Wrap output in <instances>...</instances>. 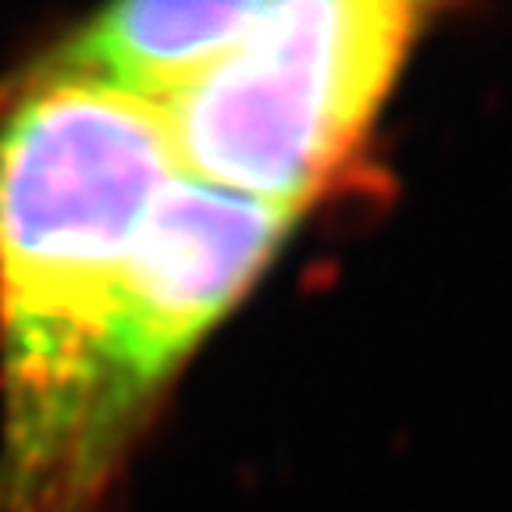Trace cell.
I'll return each mask as SVG.
<instances>
[{
	"label": "cell",
	"instance_id": "cell-4",
	"mask_svg": "<svg viewBox=\"0 0 512 512\" xmlns=\"http://www.w3.org/2000/svg\"><path fill=\"white\" fill-rule=\"evenodd\" d=\"M264 8L228 0L121 4L64 43L47 75L96 82L164 107L203 68L228 54Z\"/></svg>",
	"mask_w": 512,
	"mask_h": 512
},
{
	"label": "cell",
	"instance_id": "cell-3",
	"mask_svg": "<svg viewBox=\"0 0 512 512\" xmlns=\"http://www.w3.org/2000/svg\"><path fill=\"white\" fill-rule=\"evenodd\" d=\"M292 210L175 175L139 221L89 384L93 441L111 466L139 409L207 335L292 228Z\"/></svg>",
	"mask_w": 512,
	"mask_h": 512
},
{
	"label": "cell",
	"instance_id": "cell-2",
	"mask_svg": "<svg viewBox=\"0 0 512 512\" xmlns=\"http://www.w3.org/2000/svg\"><path fill=\"white\" fill-rule=\"evenodd\" d=\"M420 18L402 0L267 4L164 104L178 168L296 214L363 143Z\"/></svg>",
	"mask_w": 512,
	"mask_h": 512
},
{
	"label": "cell",
	"instance_id": "cell-1",
	"mask_svg": "<svg viewBox=\"0 0 512 512\" xmlns=\"http://www.w3.org/2000/svg\"><path fill=\"white\" fill-rule=\"evenodd\" d=\"M164 107L43 75L0 118V512L100 484L89 381L128 246L178 175Z\"/></svg>",
	"mask_w": 512,
	"mask_h": 512
}]
</instances>
